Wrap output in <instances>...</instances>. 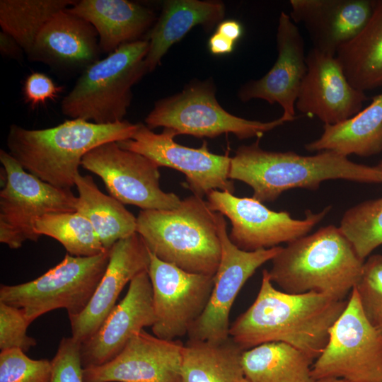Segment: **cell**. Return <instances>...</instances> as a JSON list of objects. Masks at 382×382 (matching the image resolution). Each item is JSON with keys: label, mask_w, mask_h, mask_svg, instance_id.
<instances>
[{"label": "cell", "mask_w": 382, "mask_h": 382, "mask_svg": "<svg viewBox=\"0 0 382 382\" xmlns=\"http://www.w3.org/2000/svg\"><path fill=\"white\" fill-rule=\"evenodd\" d=\"M347 300L312 291L294 294L280 291L264 270L254 302L230 325L229 337L243 350L281 342L315 359L325 347L330 330Z\"/></svg>", "instance_id": "1"}, {"label": "cell", "mask_w": 382, "mask_h": 382, "mask_svg": "<svg viewBox=\"0 0 382 382\" xmlns=\"http://www.w3.org/2000/svg\"><path fill=\"white\" fill-rule=\"evenodd\" d=\"M229 178L249 185L253 190L252 197L262 203L274 202L292 188L316 190L328 180L382 183V170L378 165L356 163L332 151L313 156L270 151L262 149L257 139L236 149L231 160Z\"/></svg>", "instance_id": "2"}, {"label": "cell", "mask_w": 382, "mask_h": 382, "mask_svg": "<svg viewBox=\"0 0 382 382\" xmlns=\"http://www.w3.org/2000/svg\"><path fill=\"white\" fill-rule=\"evenodd\" d=\"M137 129V123L126 120L100 125L71 119L40 129L12 124L6 146L8 153L28 173L54 187L71 189L88 152L106 142L130 139Z\"/></svg>", "instance_id": "3"}, {"label": "cell", "mask_w": 382, "mask_h": 382, "mask_svg": "<svg viewBox=\"0 0 382 382\" xmlns=\"http://www.w3.org/2000/svg\"><path fill=\"white\" fill-rule=\"evenodd\" d=\"M364 262L340 228L329 225L282 247L268 274L284 292L312 291L344 301L358 283Z\"/></svg>", "instance_id": "4"}, {"label": "cell", "mask_w": 382, "mask_h": 382, "mask_svg": "<svg viewBox=\"0 0 382 382\" xmlns=\"http://www.w3.org/2000/svg\"><path fill=\"white\" fill-rule=\"evenodd\" d=\"M137 233L159 260L186 272L214 276L221 245L218 212L197 195L172 209L141 210Z\"/></svg>", "instance_id": "5"}, {"label": "cell", "mask_w": 382, "mask_h": 382, "mask_svg": "<svg viewBox=\"0 0 382 382\" xmlns=\"http://www.w3.org/2000/svg\"><path fill=\"white\" fill-rule=\"evenodd\" d=\"M149 48L146 39L125 43L87 66L62 100V112L100 125L123 121L132 87L148 73L144 60Z\"/></svg>", "instance_id": "6"}, {"label": "cell", "mask_w": 382, "mask_h": 382, "mask_svg": "<svg viewBox=\"0 0 382 382\" xmlns=\"http://www.w3.org/2000/svg\"><path fill=\"white\" fill-rule=\"evenodd\" d=\"M109 259L110 250L91 257L66 253L55 267L32 281L1 284L0 302L21 308L30 324L57 308H65L69 318L76 316L89 303Z\"/></svg>", "instance_id": "7"}, {"label": "cell", "mask_w": 382, "mask_h": 382, "mask_svg": "<svg viewBox=\"0 0 382 382\" xmlns=\"http://www.w3.org/2000/svg\"><path fill=\"white\" fill-rule=\"evenodd\" d=\"M282 115L269 122L250 120L230 114L217 102L215 89L209 82H195L179 93L156 102L145 118L151 129L162 127L177 134L214 138L232 133L239 139L260 138L284 122Z\"/></svg>", "instance_id": "8"}, {"label": "cell", "mask_w": 382, "mask_h": 382, "mask_svg": "<svg viewBox=\"0 0 382 382\" xmlns=\"http://www.w3.org/2000/svg\"><path fill=\"white\" fill-rule=\"evenodd\" d=\"M0 162L6 173L0 191V242L11 249L24 242H37L40 236L34 221L48 214L76 212V197L71 189H62L28 173L13 156L0 150Z\"/></svg>", "instance_id": "9"}, {"label": "cell", "mask_w": 382, "mask_h": 382, "mask_svg": "<svg viewBox=\"0 0 382 382\" xmlns=\"http://www.w3.org/2000/svg\"><path fill=\"white\" fill-rule=\"evenodd\" d=\"M314 380L340 378L382 382V334L365 317L356 289L330 330L328 342L311 369Z\"/></svg>", "instance_id": "10"}, {"label": "cell", "mask_w": 382, "mask_h": 382, "mask_svg": "<svg viewBox=\"0 0 382 382\" xmlns=\"http://www.w3.org/2000/svg\"><path fill=\"white\" fill-rule=\"evenodd\" d=\"M81 166L99 176L110 196L123 204L146 209H172L181 199L160 187L159 166L149 158L119 146L102 144L88 152Z\"/></svg>", "instance_id": "11"}, {"label": "cell", "mask_w": 382, "mask_h": 382, "mask_svg": "<svg viewBox=\"0 0 382 382\" xmlns=\"http://www.w3.org/2000/svg\"><path fill=\"white\" fill-rule=\"evenodd\" d=\"M207 197L211 209L231 221V242L245 251L272 248L306 236L331 209L328 206L318 213L308 211L305 219H296L287 212L269 209L253 197H238L219 190Z\"/></svg>", "instance_id": "12"}, {"label": "cell", "mask_w": 382, "mask_h": 382, "mask_svg": "<svg viewBox=\"0 0 382 382\" xmlns=\"http://www.w3.org/2000/svg\"><path fill=\"white\" fill-rule=\"evenodd\" d=\"M177 133L163 128L155 133L146 125L137 123L132 138L117 141L123 149L141 154L164 166L181 172L186 186L193 195L202 197L213 190L233 193V180L229 178L231 157L228 153L218 155L210 152L206 141L199 148H190L178 144Z\"/></svg>", "instance_id": "13"}, {"label": "cell", "mask_w": 382, "mask_h": 382, "mask_svg": "<svg viewBox=\"0 0 382 382\" xmlns=\"http://www.w3.org/2000/svg\"><path fill=\"white\" fill-rule=\"evenodd\" d=\"M221 255L214 276V286L207 306L190 328L188 340L222 342L229 337V314L246 281L261 265L272 258L282 247L255 251L238 248L227 233L224 216L218 213Z\"/></svg>", "instance_id": "14"}, {"label": "cell", "mask_w": 382, "mask_h": 382, "mask_svg": "<svg viewBox=\"0 0 382 382\" xmlns=\"http://www.w3.org/2000/svg\"><path fill=\"white\" fill-rule=\"evenodd\" d=\"M148 274L153 291L154 335L168 340L187 335L207 306L214 276L186 272L151 252Z\"/></svg>", "instance_id": "15"}, {"label": "cell", "mask_w": 382, "mask_h": 382, "mask_svg": "<svg viewBox=\"0 0 382 382\" xmlns=\"http://www.w3.org/2000/svg\"><path fill=\"white\" fill-rule=\"evenodd\" d=\"M184 343L149 334L134 335L111 361L83 369V382H183Z\"/></svg>", "instance_id": "16"}, {"label": "cell", "mask_w": 382, "mask_h": 382, "mask_svg": "<svg viewBox=\"0 0 382 382\" xmlns=\"http://www.w3.org/2000/svg\"><path fill=\"white\" fill-rule=\"evenodd\" d=\"M307 71L301 84L295 108L324 125L344 122L362 110L365 92L347 79L335 56L312 48L306 57Z\"/></svg>", "instance_id": "17"}, {"label": "cell", "mask_w": 382, "mask_h": 382, "mask_svg": "<svg viewBox=\"0 0 382 382\" xmlns=\"http://www.w3.org/2000/svg\"><path fill=\"white\" fill-rule=\"evenodd\" d=\"M155 322L153 291L148 270L129 282L122 300L113 308L96 332L81 343L84 368L104 364L117 357L130 339Z\"/></svg>", "instance_id": "18"}, {"label": "cell", "mask_w": 382, "mask_h": 382, "mask_svg": "<svg viewBox=\"0 0 382 382\" xmlns=\"http://www.w3.org/2000/svg\"><path fill=\"white\" fill-rule=\"evenodd\" d=\"M149 263L150 251L137 233L116 242L110 250L106 270L87 306L80 314L69 317L71 337L81 343L92 337L116 306L125 285L148 270Z\"/></svg>", "instance_id": "19"}, {"label": "cell", "mask_w": 382, "mask_h": 382, "mask_svg": "<svg viewBox=\"0 0 382 382\" xmlns=\"http://www.w3.org/2000/svg\"><path fill=\"white\" fill-rule=\"evenodd\" d=\"M277 47L278 57L271 69L260 79L245 83L238 96L243 102L258 98L271 105L277 103L290 122L296 117V101L307 65L302 35L284 11L279 18Z\"/></svg>", "instance_id": "20"}, {"label": "cell", "mask_w": 382, "mask_h": 382, "mask_svg": "<svg viewBox=\"0 0 382 382\" xmlns=\"http://www.w3.org/2000/svg\"><path fill=\"white\" fill-rule=\"evenodd\" d=\"M290 17L303 25L313 48L335 56L369 20L374 0H291Z\"/></svg>", "instance_id": "21"}, {"label": "cell", "mask_w": 382, "mask_h": 382, "mask_svg": "<svg viewBox=\"0 0 382 382\" xmlns=\"http://www.w3.org/2000/svg\"><path fill=\"white\" fill-rule=\"evenodd\" d=\"M100 52L94 27L66 8L44 25L28 58L52 66L84 70L98 60Z\"/></svg>", "instance_id": "22"}, {"label": "cell", "mask_w": 382, "mask_h": 382, "mask_svg": "<svg viewBox=\"0 0 382 382\" xmlns=\"http://www.w3.org/2000/svg\"><path fill=\"white\" fill-rule=\"evenodd\" d=\"M96 29L101 52L110 54L120 45L139 40L151 25L154 12L127 0H81L66 8Z\"/></svg>", "instance_id": "23"}, {"label": "cell", "mask_w": 382, "mask_h": 382, "mask_svg": "<svg viewBox=\"0 0 382 382\" xmlns=\"http://www.w3.org/2000/svg\"><path fill=\"white\" fill-rule=\"evenodd\" d=\"M224 13L225 7L221 2L166 1L160 17L146 38L149 42L144 60L147 71H154L169 48L193 27L197 25L212 27L223 18Z\"/></svg>", "instance_id": "24"}, {"label": "cell", "mask_w": 382, "mask_h": 382, "mask_svg": "<svg viewBox=\"0 0 382 382\" xmlns=\"http://www.w3.org/2000/svg\"><path fill=\"white\" fill-rule=\"evenodd\" d=\"M308 151H332L369 157L382 151V93L364 109L335 125H324L321 136L304 146Z\"/></svg>", "instance_id": "25"}, {"label": "cell", "mask_w": 382, "mask_h": 382, "mask_svg": "<svg viewBox=\"0 0 382 382\" xmlns=\"http://www.w3.org/2000/svg\"><path fill=\"white\" fill-rule=\"evenodd\" d=\"M349 83L365 92L382 86V0L362 30L335 55Z\"/></svg>", "instance_id": "26"}, {"label": "cell", "mask_w": 382, "mask_h": 382, "mask_svg": "<svg viewBox=\"0 0 382 382\" xmlns=\"http://www.w3.org/2000/svg\"><path fill=\"white\" fill-rule=\"evenodd\" d=\"M75 186L76 212L91 222L105 250L137 233V217L120 201L102 192L91 175L79 173Z\"/></svg>", "instance_id": "27"}, {"label": "cell", "mask_w": 382, "mask_h": 382, "mask_svg": "<svg viewBox=\"0 0 382 382\" xmlns=\"http://www.w3.org/2000/svg\"><path fill=\"white\" fill-rule=\"evenodd\" d=\"M242 349L230 337L222 342L188 340L184 344L183 382H249Z\"/></svg>", "instance_id": "28"}, {"label": "cell", "mask_w": 382, "mask_h": 382, "mask_svg": "<svg viewBox=\"0 0 382 382\" xmlns=\"http://www.w3.org/2000/svg\"><path fill=\"white\" fill-rule=\"evenodd\" d=\"M314 359L284 342L263 343L242 355V366L249 382H313Z\"/></svg>", "instance_id": "29"}, {"label": "cell", "mask_w": 382, "mask_h": 382, "mask_svg": "<svg viewBox=\"0 0 382 382\" xmlns=\"http://www.w3.org/2000/svg\"><path fill=\"white\" fill-rule=\"evenodd\" d=\"M73 0H1L0 26L11 35L27 57L44 25L59 11L71 6Z\"/></svg>", "instance_id": "30"}, {"label": "cell", "mask_w": 382, "mask_h": 382, "mask_svg": "<svg viewBox=\"0 0 382 382\" xmlns=\"http://www.w3.org/2000/svg\"><path fill=\"white\" fill-rule=\"evenodd\" d=\"M36 233L59 241L67 253L76 257H91L106 250L91 222L76 212L48 214L33 224Z\"/></svg>", "instance_id": "31"}, {"label": "cell", "mask_w": 382, "mask_h": 382, "mask_svg": "<svg viewBox=\"0 0 382 382\" xmlns=\"http://www.w3.org/2000/svg\"><path fill=\"white\" fill-rule=\"evenodd\" d=\"M339 228L358 257L364 261L382 245V197L348 209L342 217Z\"/></svg>", "instance_id": "32"}, {"label": "cell", "mask_w": 382, "mask_h": 382, "mask_svg": "<svg viewBox=\"0 0 382 382\" xmlns=\"http://www.w3.org/2000/svg\"><path fill=\"white\" fill-rule=\"evenodd\" d=\"M368 321L382 334V255L369 256L354 286Z\"/></svg>", "instance_id": "33"}, {"label": "cell", "mask_w": 382, "mask_h": 382, "mask_svg": "<svg viewBox=\"0 0 382 382\" xmlns=\"http://www.w3.org/2000/svg\"><path fill=\"white\" fill-rule=\"evenodd\" d=\"M51 361L33 359L20 349L1 351L0 382H50Z\"/></svg>", "instance_id": "34"}, {"label": "cell", "mask_w": 382, "mask_h": 382, "mask_svg": "<svg viewBox=\"0 0 382 382\" xmlns=\"http://www.w3.org/2000/svg\"><path fill=\"white\" fill-rule=\"evenodd\" d=\"M30 323L23 311L0 302V349H20L26 352L36 345V340L27 334Z\"/></svg>", "instance_id": "35"}, {"label": "cell", "mask_w": 382, "mask_h": 382, "mask_svg": "<svg viewBox=\"0 0 382 382\" xmlns=\"http://www.w3.org/2000/svg\"><path fill=\"white\" fill-rule=\"evenodd\" d=\"M81 343L72 337H63L51 360L50 382H83L81 357Z\"/></svg>", "instance_id": "36"}, {"label": "cell", "mask_w": 382, "mask_h": 382, "mask_svg": "<svg viewBox=\"0 0 382 382\" xmlns=\"http://www.w3.org/2000/svg\"><path fill=\"white\" fill-rule=\"evenodd\" d=\"M62 86H57L47 75L40 72H33L25 79L23 86V95L26 103L32 108L54 100Z\"/></svg>", "instance_id": "37"}, {"label": "cell", "mask_w": 382, "mask_h": 382, "mask_svg": "<svg viewBox=\"0 0 382 382\" xmlns=\"http://www.w3.org/2000/svg\"><path fill=\"white\" fill-rule=\"evenodd\" d=\"M0 52L2 56L20 59L24 52L18 43L8 34L0 32Z\"/></svg>", "instance_id": "38"}, {"label": "cell", "mask_w": 382, "mask_h": 382, "mask_svg": "<svg viewBox=\"0 0 382 382\" xmlns=\"http://www.w3.org/2000/svg\"><path fill=\"white\" fill-rule=\"evenodd\" d=\"M234 43L231 40L216 32L209 40L208 46L214 54H225L233 51Z\"/></svg>", "instance_id": "39"}, {"label": "cell", "mask_w": 382, "mask_h": 382, "mask_svg": "<svg viewBox=\"0 0 382 382\" xmlns=\"http://www.w3.org/2000/svg\"><path fill=\"white\" fill-rule=\"evenodd\" d=\"M216 32L235 42L241 37L243 28L236 21L226 20L218 25Z\"/></svg>", "instance_id": "40"}, {"label": "cell", "mask_w": 382, "mask_h": 382, "mask_svg": "<svg viewBox=\"0 0 382 382\" xmlns=\"http://www.w3.org/2000/svg\"><path fill=\"white\" fill-rule=\"evenodd\" d=\"M313 382H351L348 380L340 378H322L315 380Z\"/></svg>", "instance_id": "41"}, {"label": "cell", "mask_w": 382, "mask_h": 382, "mask_svg": "<svg viewBox=\"0 0 382 382\" xmlns=\"http://www.w3.org/2000/svg\"><path fill=\"white\" fill-rule=\"evenodd\" d=\"M378 167L381 168V170H382V161H381L378 164Z\"/></svg>", "instance_id": "42"}]
</instances>
